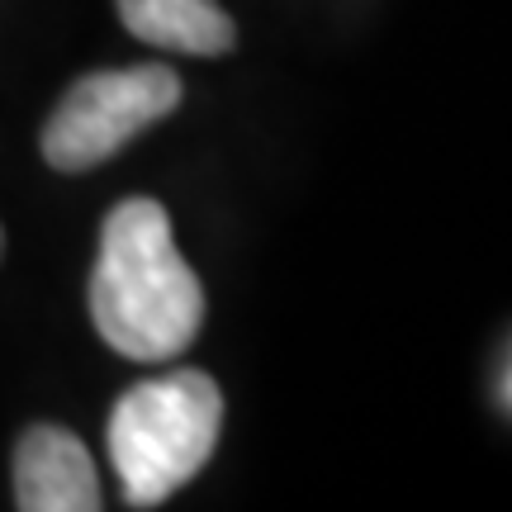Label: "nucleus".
<instances>
[{
	"mask_svg": "<svg viewBox=\"0 0 512 512\" xmlns=\"http://www.w3.org/2000/svg\"><path fill=\"white\" fill-rule=\"evenodd\" d=\"M15 503L24 512H100V475L86 441L38 422L15 446Z\"/></svg>",
	"mask_w": 512,
	"mask_h": 512,
	"instance_id": "nucleus-4",
	"label": "nucleus"
},
{
	"mask_svg": "<svg viewBox=\"0 0 512 512\" xmlns=\"http://www.w3.org/2000/svg\"><path fill=\"white\" fill-rule=\"evenodd\" d=\"M503 403L512 408V361H508V375H503Z\"/></svg>",
	"mask_w": 512,
	"mask_h": 512,
	"instance_id": "nucleus-6",
	"label": "nucleus"
},
{
	"mask_svg": "<svg viewBox=\"0 0 512 512\" xmlns=\"http://www.w3.org/2000/svg\"><path fill=\"white\" fill-rule=\"evenodd\" d=\"M119 19L133 38L190 57H219L238 43L219 0H119Z\"/></svg>",
	"mask_w": 512,
	"mask_h": 512,
	"instance_id": "nucleus-5",
	"label": "nucleus"
},
{
	"mask_svg": "<svg viewBox=\"0 0 512 512\" xmlns=\"http://www.w3.org/2000/svg\"><path fill=\"white\" fill-rule=\"evenodd\" d=\"M223 427V394L204 370L133 384L110 413V460L128 508H157L200 475Z\"/></svg>",
	"mask_w": 512,
	"mask_h": 512,
	"instance_id": "nucleus-2",
	"label": "nucleus"
},
{
	"mask_svg": "<svg viewBox=\"0 0 512 512\" xmlns=\"http://www.w3.org/2000/svg\"><path fill=\"white\" fill-rule=\"evenodd\" d=\"M91 323L128 361H171L204 328V285L176 247L157 200H124L100 228Z\"/></svg>",
	"mask_w": 512,
	"mask_h": 512,
	"instance_id": "nucleus-1",
	"label": "nucleus"
},
{
	"mask_svg": "<svg viewBox=\"0 0 512 512\" xmlns=\"http://www.w3.org/2000/svg\"><path fill=\"white\" fill-rule=\"evenodd\" d=\"M181 105V76L162 62L81 76L43 124V157L57 171H91Z\"/></svg>",
	"mask_w": 512,
	"mask_h": 512,
	"instance_id": "nucleus-3",
	"label": "nucleus"
},
{
	"mask_svg": "<svg viewBox=\"0 0 512 512\" xmlns=\"http://www.w3.org/2000/svg\"><path fill=\"white\" fill-rule=\"evenodd\" d=\"M0 252H5V233H0Z\"/></svg>",
	"mask_w": 512,
	"mask_h": 512,
	"instance_id": "nucleus-7",
	"label": "nucleus"
}]
</instances>
